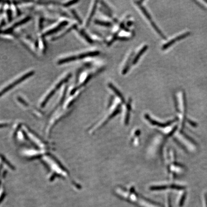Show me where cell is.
<instances>
[{
	"label": "cell",
	"mask_w": 207,
	"mask_h": 207,
	"mask_svg": "<svg viewBox=\"0 0 207 207\" xmlns=\"http://www.w3.org/2000/svg\"><path fill=\"white\" fill-rule=\"evenodd\" d=\"M176 140L183 146L189 150V151H194L196 149V145L191 139L189 138L187 135L179 130H177L174 135Z\"/></svg>",
	"instance_id": "6da1fadb"
},
{
	"label": "cell",
	"mask_w": 207,
	"mask_h": 207,
	"mask_svg": "<svg viewBox=\"0 0 207 207\" xmlns=\"http://www.w3.org/2000/svg\"><path fill=\"white\" fill-rule=\"evenodd\" d=\"M35 73V72L34 71H30L29 72L26 73V74H24V75L21 76V77L17 79V80H16V81L13 82V83L10 84L9 85H7V86L5 87V88H4L3 90H1L0 91V97L4 95V94H5V93H6L7 92H8L9 91L13 89V87L17 86L18 84H20L23 82H24L25 80L33 76V75Z\"/></svg>",
	"instance_id": "7a4b0ae2"
},
{
	"label": "cell",
	"mask_w": 207,
	"mask_h": 207,
	"mask_svg": "<svg viewBox=\"0 0 207 207\" xmlns=\"http://www.w3.org/2000/svg\"><path fill=\"white\" fill-rule=\"evenodd\" d=\"M71 77H72V74H69L65 78H64V79L61 80V81L59 83H58V84L56 85V86L55 87L54 89H53V90L51 91V92H50V93L47 94L46 98L44 100V101H43V102L42 103V104H41L42 106H45L46 105V104L47 103V102L49 101L50 99H51V97L55 94L57 91L62 86V85H63L64 83L67 82L71 78Z\"/></svg>",
	"instance_id": "3957f363"
},
{
	"label": "cell",
	"mask_w": 207,
	"mask_h": 207,
	"mask_svg": "<svg viewBox=\"0 0 207 207\" xmlns=\"http://www.w3.org/2000/svg\"><path fill=\"white\" fill-rule=\"evenodd\" d=\"M131 111V100H129L128 102L126 105V108L124 115L122 117V123L123 124L127 125L129 123L130 121V116Z\"/></svg>",
	"instance_id": "277c9868"
},
{
	"label": "cell",
	"mask_w": 207,
	"mask_h": 207,
	"mask_svg": "<svg viewBox=\"0 0 207 207\" xmlns=\"http://www.w3.org/2000/svg\"><path fill=\"white\" fill-rule=\"evenodd\" d=\"M189 35H190V33H189V32H186V33H184V34L181 35H178L177 37H176V38H174L173 40L169 41V42L167 43L164 45L163 47H162V49H163V50H166V49H167L168 47H170V46H172V45L174 44L176 42H177L178 41H179L180 40L184 39V38H185L187 37V36H189Z\"/></svg>",
	"instance_id": "5b68a950"
},
{
	"label": "cell",
	"mask_w": 207,
	"mask_h": 207,
	"mask_svg": "<svg viewBox=\"0 0 207 207\" xmlns=\"http://www.w3.org/2000/svg\"><path fill=\"white\" fill-rule=\"evenodd\" d=\"M140 135V131L139 128H135L131 132L130 141L133 145L138 146L139 145Z\"/></svg>",
	"instance_id": "8992f818"
},
{
	"label": "cell",
	"mask_w": 207,
	"mask_h": 207,
	"mask_svg": "<svg viewBox=\"0 0 207 207\" xmlns=\"http://www.w3.org/2000/svg\"><path fill=\"white\" fill-rule=\"evenodd\" d=\"M68 24V21H62V22H60L57 26H56L55 28H53L52 29H50V30L45 32L44 34L43 35L44 37H47V36H49V35H51L53 34L56 33L62 28H64V26H67Z\"/></svg>",
	"instance_id": "52a82bcc"
},
{
	"label": "cell",
	"mask_w": 207,
	"mask_h": 207,
	"mask_svg": "<svg viewBox=\"0 0 207 207\" xmlns=\"http://www.w3.org/2000/svg\"><path fill=\"white\" fill-rule=\"evenodd\" d=\"M30 19H31V17L30 16L25 17V18L23 19L22 20L17 22L16 23V24L13 25V26H11V28H9L8 29L5 30L4 31V33H6V34L11 33L12 31V30H13V29H15V28H17L18 26H20L21 25H23V24H25V23L28 22V21H30Z\"/></svg>",
	"instance_id": "ba28073f"
},
{
	"label": "cell",
	"mask_w": 207,
	"mask_h": 207,
	"mask_svg": "<svg viewBox=\"0 0 207 207\" xmlns=\"http://www.w3.org/2000/svg\"><path fill=\"white\" fill-rule=\"evenodd\" d=\"M108 86L110 89L112 90V91L114 92V93L115 94L117 95V96L121 99V102L122 103H125V99L124 97H123V96H122V94H121V93L118 90V89H117L115 86H114L113 84H111V83H109Z\"/></svg>",
	"instance_id": "9c48e42d"
},
{
	"label": "cell",
	"mask_w": 207,
	"mask_h": 207,
	"mask_svg": "<svg viewBox=\"0 0 207 207\" xmlns=\"http://www.w3.org/2000/svg\"><path fill=\"white\" fill-rule=\"evenodd\" d=\"M99 52L98 51H91V52L84 53L78 56H76V60L83 59L84 58H87L88 57L96 56L99 55Z\"/></svg>",
	"instance_id": "30bf717a"
},
{
	"label": "cell",
	"mask_w": 207,
	"mask_h": 207,
	"mask_svg": "<svg viewBox=\"0 0 207 207\" xmlns=\"http://www.w3.org/2000/svg\"><path fill=\"white\" fill-rule=\"evenodd\" d=\"M142 2V1H135V3L139 7V8L140 9V10L142 11V12L143 15L147 18V19H148L149 21H152L151 16H150L149 13H148L147 10L146 9L143 5H142V4H141Z\"/></svg>",
	"instance_id": "8fae6325"
},
{
	"label": "cell",
	"mask_w": 207,
	"mask_h": 207,
	"mask_svg": "<svg viewBox=\"0 0 207 207\" xmlns=\"http://www.w3.org/2000/svg\"><path fill=\"white\" fill-rule=\"evenodd\" d=\"M148 47V46L147 45H145L142 48L140 49V50L139 51L138 54L135 56V58H134L133 60V65H135V64H136L137 63V62L140 59V57L142 56V55H143V53L147 50Z\"/></svg>",
	"instance_id": "7c38bea8"
},
{
	"label": "cell",
	"mask_w": 207,
	"mask_h": 207,
	"mask_svg": "<svg viewBox=\"0 0 207 207\" xmlns=\"http://www.w3.org/2000/svg\"><path fill=\"white\" fill-rule=\"evenodd\" d=\"M97 1H94V4L93 6V8H92L90 14V16H89V17H88V19L86 21V26H89V25L90 24L92 19L93 18V17L94 16L95 13H96V8H97Z\"/></svg>",
	"instance_id": "4fadbf2b"
},
{
	"label": "cell",
	"mask_w": 207,
	"mask_h": 207,
	"mask_svg": "<svg viewBox=\"0 0 207 207\" xmlns=\"http://www.w3.org/2000/svg\"><path fill=\"white\" fill-rule=\"evenodd\" d=\"M150 22H151V25H152V28H154L155 31H156V32L159 35L160 37L162 38L163 39H164V40H166V37H165V35H164V34L158 28V26H156V24H155V23L152 21H150Z\"/></svg>",
	"instance_id": "5bb4252c"
},
{
	"label": "cell",
	"mask_w": 207,
	"mask_h": 207,
	"mask_svg": "<svg viewBox=\"0 0 207 207\" xmlns=\"http://www.w3.org/2000/svg\"><path fill=\"white\" fill-rule=\"evenodd\" d=\"M186 198V191H184L182 193V194H181V196L180 197L179 199V201H178V206H179V207H183L184 203H185Z\"/></svg>",
	"instance_id": "9a60e30c"
},
{
	"label": "cell",
	"mask_w": 207,
	"mask_h": 207,
	"mask_svg": "<svg viewBox=\"0 0 207 207\" xmlns=\"http://www.w3.org/2000/svg\"><path fill=\"white\" fill-rule=\"evenodd\" d=\"M79 33L80 35H81L88 43L90 44L93 43V40L90 37H89L88 35L86 33H85V31H84V30H79Z\"/></svg>",
	"instance_id": "2e32d148"
},
{
	"label": "cell",
	"mask_w": 207,
	"mask_h": 207,
	"mask_svg": "<svg viewBox=\"0 0 207 207\" xmlns=\"http://www.w3.org/2000/svg\"><path fill=\"white\" fill-rule=\"evenodd\" d=\"M95 24L97 25H100L102 26H111L112 24L110 22H104V21H99V20H96L94 21Z\"/></svg>",
	"instance_id": "e0dca14e"
},
{
	"label": "cell",
	"mask_w": 207,
	"mask_h": 207,
	"mask_svg": "<svg viewBox=\"0 0 207 207\" xmlns=\"http://www.w3.org/2000/svg\"><path fill=\"white\" fill-rule=\"evenodd\" d=\"M71 12H72V15H74L75 18L77 20L78 22L80 24H82V21L78 15L77 13H76V11L74 10H72Z\"/></svg>",
	"instance_id": "ac0fdd59"
},
{
	"label": "cell",
	"mask_w": 207,
	"mask_h": 207,
	"mask_svg": "<svg viewBox=\"0 0 207 207\" xmlns=\"http://www.w3.org/2000/svg\"><path fill=\"white\" fill-rule=\"evenodd\" d=\"M202 201L203 207H207V194L206 193L202 195Z\"/></svg>",
	"instance_id": "d6986e66"
},
{
	"label": "cell",
	"mask_w": 207,
	"mask_h": 207,
	"mask_svg": "<svg viewBox=\"0 0 207 207\" xmlns=\"http://www.w3.org/2000/svg\"><path fill=\"white\" fill-rule=\"evenodd\" d=\"M78 2H79L78 1H69L68 3H66L63 5H64V6L67 7L70 6L71 5H74V4H75L78 3Z\"/></svg>",
	"instance_id": "ffe728a7"
},
{
	"label": "cell",
	"mask_w": 207,
	"mask_h": 207,
	"mask_svg": "<svg viewBox=\"0 0 207 207\" xmlns=\"http://www.w3.org/2000/svg\"><path fill=\"white\" fill-rule=\"evenodd\" d=\"M7 15L8 20L9 22H11L12 20V13L10 9H8L7 10Z\"/></svg>",
	"instance_id": "44dd1931"
},
{
	"label": "cell",
	"mask_w": 207,
	"mask_h": 207,
	"mask_svg": "<svg viewBox=\"0 0 207 207\" xmlns=\"http://www.w3.org/2000/svg\"><path fill=\"white\" fill-rule=\"evenodd\" d=\"M168 207H172L171 201V198L170 196H168Z\"/></svg>",
	"instance_id": "7402d4cb"
},
{
	"label": "cell",
	"mask_w": 207,
	"mask_h": 207,
	"mask_svg": "<svg viewBox=\"0 0 207 207\" xmlns=\"http://www.w3.org/2000/svg\"><path fill=\"white\" fill-rule=\"evenodd\" d=\"M40 29H41L42 28V25H43V21H42V19H41V20L40 21Z\"/></svg>",
	"instance_id": "603a6c76"
}]
</instances>
